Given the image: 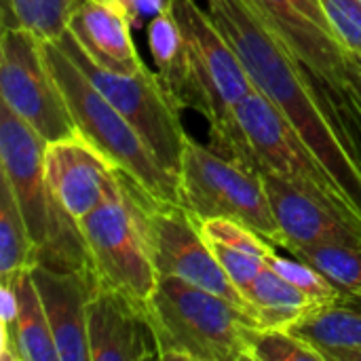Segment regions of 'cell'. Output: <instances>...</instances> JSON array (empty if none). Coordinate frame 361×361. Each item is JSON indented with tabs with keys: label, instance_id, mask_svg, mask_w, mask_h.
Instances as JSON below:
<instances>
[{
	"label": "cell",
	"instance_id": "obj_22",
	"mask_svg": "<svg viewBox=\"0 0 361 361\" xmlns=\"http://www.w3.org/2000/svg\"><path fill=\"white\" fill-rule=\"evenodd\" d=\"M78 0H2V27H23L42 40H57Z\"/></svg>",
	"mask_w": 361,
	"mask_h": 361
},
{
	"label": "cell",
	"instance_id": "obj_15",
	"mask_svg": "<svg viewBox=\"0 0 361 361\" xmlns=\"http://www.w3.org/2000/svg\"><path fill=\"white\" fill-rule=\"evenodd\" d=\"M273 214L290 245H347L361 250V224L326 207L286 178L260 171Z\"/></svg>",
	"mask_w": 361,
	"mask_h": 361
},
{
	"label": "cell",
	"instance_id": "obj_21",
	"mask_svg": "<svg viewBox=\"0 0 361 361\" xmlns=\"http://www.w3.org/2000/svg\"><path fill=\"white\" fill-rule=\"evenodd\" d=\"M34 264L36 245L11 184L0 176V281H13Z\"/></svg>",
	"mask_w": 361,
	"mask_h": 361
},
{
	"label": "cell",
	"instance_id": "obj_29",
	"mask_svg": "<svg viewBox=\"0 0 361 361\" xmlns=\"http://www.w3.org/2000/svg\"><path fill=\"white\" fill-rule=\"evenodd\" d=\"M209 247H212L214 256L218 258V262L222 264V269L226 271L228 279L241 290V294L247 292V288L254 283V279L267 267V260L256 254L241 252V250H235V247H228L222 243H209Z\"/></svg>",
	"mask_w": 361,
	"mask_h": 361
},
{
	"label": "cell",
	"instance_id": "obj_9",
	"mask_svg": "<svg viewBox=\"0 0 361 361\" xmlns=\"http://www.w3.org/2000/svg\"><path fill=\"white\" fill-rule=\"evenodd\" d=\"M44 40L23 27H2V102L47 142L78 133L63 93L47 63Z\"/></svg>",
	"mask_w": 361,
	"mask_h": 361
},
{
	"label": "cell",
	"instance_id": "obj_11",
	"mask_svg": "<svg viewBox=\"0 0 361 361\" xmlns=\"http://www.w3.org/2000/svg\"><path fill=\"white\" fill-rule=\"evenodd\" d=\"M148 235L152 262L159 277H176L197 288L209 290L250 313L245 296L228 279L226 271L205 241L199 222L186 212L184 205L157 201L150 197Z\"/></svg>",
	"mask_w": 361,
	"mask_h": 361
},
{
	"label": "cell",
	"instance_id": "obj_31",
	"mask_svg": "<svg viewBox=\"0 0 361 361\" xmlns=\"http://www.w3.org/2000/svg\"><path fill=\"white\" fill-rule=\"evenodd\" d=\"M347 78L355 114L361 118V55L347 53Z\"/></svg>",
	"mask_w": 361,
	"mask_h": 361
},
{
	"label": "cell",
	"instance_id": "obj_3",
	"mask_svg": "<svg viewBox=\"0 0 361 361\" xmlns=\"http://www.w3.org/2000/svg\"><path fill=\"white\" fill-rule=\"evenodd\" d=\"M159 360L252 361L256 319L231 300L176 277H159L146 307Z\"/></svg>",
	"mask_w": 361,
	"mask_h": 361
},
{
	"label": "cell",
	"instance_id": "obj_10",
	"mask_svg": "<svg viewBox=\"0 0 361 361\" xmlns=\"http://www.w3.org/2000/svg\"><path fill=\"white\" fill-rule=\"evenodd\" d=\"M294 57L355 118L347 78V51L334 36L319 0H243Z\"/></svg>",
	"mask_w": 361,
	"mask_h": 361
},
{
	"label": "cell",
	"instance_id": "obj_20",
	"mask_svg": "<svg viewBox=\"0 0 361 361\" xmlns=\"http://www.w3.org/2000/svg\"><path fill=\"white\" fill-rule=\"evenodd\" d=\"M260 330H290L315 302L269 264L243 294Z\"/></svg>",
	"mask_w": 361,
	"mask_h": 361
},
{
	"label": "cell",
	"instance_id": "obj_24",
	"mask_svg": "<svg viewBox=\"0 0 361 361\" xmlns=\"http://www.w3.org/2000/svg\"><path fill=\"white\" fill-rule=\"evenodd\" d=\"M294 258L315 267L345 296L361 294V250L347 245H290Z\"/></svg>",
	"mask_w": 361,
	"mask_h": 361
},
{
	"label": "cell",
	"instance_id": "obj_13",
	"mask_svg": "<svg viewBox=\"0 0 361 361\" xmlns=\"http://www.w3.org/2000/svg\"><path fill=\"white\" fill-rule=\"evenodd\" d=\"M44 169L51 195L76 222L121 186V171L80 131L47 144Z\"/></svg>",
	"mask_w": 361,
	"mask_h": 361
},
{
	"label": "cell",
	"instance_id": "obj_18",
	"mask_svg": "<svg viewBox=\"0 0 361 361\" xmlns=\"http://www.w3.org/2000/svg\"><path fill=\"white\" fill-rule=\"evenodd\" d=\"M17 319L0 338V361H59V351L30 271L15 277Z\"/></svg>",
	"mask_w": 361,
	"mask_h": 361
},
{
	"label": "cell",
	"instance_id": "obj_6",
	"mask_svg": "<svg viewBox=\"0 0 361 361\" xmlns=\"http://www.w3.org/2000/svg\"><path fill=\"white\" fill-rule=\"evenodd\" d=\"M178 184L180 205L197 222L231 218L254 228L273 245L283 247V235L258 171L188 137Z\"/></svg>",
	"mask_w": 361,
	"mask_h": 361
},
{
	"label": "cell",
	"instance_id": "obj_12",
	"mask_svg": "<svg viewBox=\"0 0 361 361\" xmlns=\"http://www.w3.org/2000/svg\"><path fill=\"white\" fill-rule=\"evenodd\" d=\"M47 144L4 102L0 104V176L13 188L36 250L47 241L51 222L53 195L44 169Z\"/></svg>",
	"mask_w": 361,
	"mask_h": 361
},
{
	"label": "cell",
	"instance_id": "obj_19",
	"mask_svg": "<svg viewBox=\"0 0 361 361\" xmlns=\"http://www.w3.org/2000/svg\"><path fill=\"white\" fill-rule=\"evenodd\" d=\"M292 334L311 343L326 361L361 349V298L345 296L338 302L311 309L292 328Z\"/></svg>",
	"mask_w": 361,
	"mask_h": 361
},
{
	"label": "cell",
	"instance_id": "obj_16",
	"mask_svg": "<svg viewBox=\"0 0 361 361\" xmlns=\"http://www.w3.org/2000/svg\"><path fill=\"white\" fill-rule=\"evenodd\" d=\"M47 313L59 361H91L87 307L97 286L91 271H53L42 264L30 269Z\"/></svg>",
	"mask_w": 361,
	"mask_h": 361
},
{
	"label": "cell",
	"instance_id": "obj_1",
	"mask_svg": "<svg viewBox=\"0 0 361 361\" xmlns=\"http://www.w3.org/2000/svg\"><path fill=\"white\" fill-rule=\"evenodd\" d=\"M256 89L286 116L361 216V146L336 97L294 57L243 0H207Z\"/></svg>",
	"mask_w": 361,
	"mask_h": 361
},
{
	"label": "cell",
	"instance_id": "obj_32",
	"mask_svg": "<svg viewBox=\"0 0 361 361\" xmlns=\"http://www.w3.org/2000/svg\"><path fill=\"white\" fill-rule=\"evenodd\" d=\"M355 298H361V294H360V296H355Z\"/></svg>",
	"mask_w": 361,
	"mask_h": 361
},
{
	"label": "cell",
	"instance_id": "obj_8",
	"mask_svg": "<svg viewBox=\"0 0 361 361\" xmlns=\"http://www.w3.org/2000/svg\"><path fill=\"white\" fill-rule=\"evenodd\" d=\"M237 121L254 150L258 171L286 178L326 207L361 224V216L326 165L258 89L237 106Z\"/></svg>",
	"mask_w": 361,
	"mask_h": 361
},
{
	"label": "cell",
	"instance_id": "obj_5",
	"mask_svg": "<svg viewBox=\"0 0 361 361\" xmlns=\"http://www.w3.org/2000/svg\"><path fill=\"white\" fill-rule=\"evenodd\" d=\"M148 199L121 171L118 190L78 220L97 286L116 290L144 309L159 281L148 235Z\"/></svg>",
	"mask_w": 361,
	"mask_h": 361
},
{
	"label": "cell",
	"instance_id": "obj_7",
	"mask_svg": "<svg viewBox=\"0 0 361 361\" xmlns=\"http://www.w3.org/2000/svg\"><path fill=\"white\" fill-rule=\"evenodd\" d=\"M55 42L97 87V91L133 125L159 163L173 178H180L182 152L188 135L180 121L182 106L169 93L159 72L154 74L148 66L135 74L110 72L95 63L68 30Z\"/></svg>",
	"mask_w": 361,
	"mask_h": 361
},
{
	"label": "cell",
	"instance_id": "obj_26",
	"mask_svg": "<svg viewBox=\"0 0 361 361\" xmlns=\"http://www.w3.org/2000/svg\"><path fill=\"white\" fill-rule=\"evenodd\" d=\"M252 361H326V357L290 330L258 328L252 341Z\"/></svg>",
	"mask_w": 361,
	"mask_h": 361
},
{
	"label": "cell",
	"instance_id": "obj_17",
	"mask_svg": "<svg viewBox=\"0 0 361 361\" xmlns=\"http://www.w3.org/2000/svg\"><path fill=\"white\" fill-rule=\"evenodd\" d=\"M133 21L121 0H78L68 19V32L102 68L135 74L146 63L131 38Z\"/></svg>",
	"mask_w": 361,
	"mask_h": 361
},
{
	"label": "cell",
	"instance_id": "obj_27",
	"mask_svg": "<svg viewBox=\"0 0 361 361\" xmlns=\"http://www.w3.org/2000/svg\"><path fill=\"white\" fill-rule=\"evenodd\" d=\"M199 228L205 237V241L209 243H222L241 252H250L256 254L260 258H269L277 245H273L271 241H267L262 235H258L254 228L231 220V218H209L199 222Z\"/></svg>",
	"mask_w": 361,
	"mask_h": 361
},
{
	"label": "cell",
	"instance_id": "obj_25",
	"mask_svg": "<svg viewBox=\"0 0 361 361\" xmlns=\"http://www.w3.org/2000/svg\"><path fill=\"white\" fill-rule=\"evenodd\" d=\"M267 264L275 269L283 279H288L294 288H298L305 296H309L315 302V307L332 305L345 298V294L326 275H322L315 267L298 258H286L273 252L267 258Z\"/></svg>",
	"mask_w": 361,
	"mask_h": 361
},
{
	"label": "cell",
	"instance_id": "obj_2",
	"mask_svg": "<svg viewBox=\"0 0 361 361\" xmlns=\"http://www.w3.org/2000/svg\"><path fill=\"white\" fill-rule=\"evenodd\" d=\"M171 11L184 42L180 106L207 118L212 150L258 171L254 150L237 121V106L256 91L247 68L197 0H171Z\"/></svg>",
	"mask_w": 361,
	"mask_h": 361
},
{
	"label": "cell",
	"instance_id": "obj_14",
	"mask_svg": "<svg viewBox=\"0 0 361 361\" xmlns=\"http://www.w3.org/2000/svg\"><path fill=\"white\" fill-rule=\"evenodd\" d=\"M91 361L159 360V343L144 307L95 286L87 307Z\"/></svg>",
	"mask_w": 361,
	"mask_h": 361
},
{
	"label": "cell",
	"instance_id": "obj_4",
	"mask_svg": "<svg viewBox=\"0 0 361 361\" xmlns=\"http://www.w3.org/2000/svg\"><path fill=\"white\" fill-rule=\"evenodd\" d=\"M47 63L63 93L78 131L110 163L157 201L180 203V184L154 157L133 125L97 91L55 40H44Z\"/></svg>",
	"mask_w": 361,
	"mask_h": 361
},
{
	"label": "cell",
	"instance_id": "obj_28",
	"mask_svg": "<svg viewBox=\"0 0 361 361\" xmlns=\"http://www.w3.org/2000/svg\"><path fill=\"white\" fill-rule=\"evenodd\" d=\"M319 4L341 47L361 55V0H319Z\"/></svg>",
	"mask_w": 361,
	"mask_h": 361
},
{
	"label": "cell",
	"instance_id": "obj_30",
	"mask_svg": "<svg viewBox=\"0 0 361 361\" xmlns=\"http://www.w3.org/2000/svg\"><path fill=\"white\" fill-rule=\"evenodd\" d=\"M169 2L171 0H121L135 27H142L144 19H152L159 13H163L169 6Z\"/></svg>",
	"mask_w": 361,
	"mask_h": 361
},
{
	"label": "cell",
	"instance_id": "obj_23",
	"mask_svg": "<svg viewBox=\"0 0 361 361\" xmlns=\"http://www.w3.org/2000/svg\"><path fill=\"white\" fill-rule=\"evenodd\" d=\"M148 47H150L161 80L180 104V89H182V76H184V42H182L180 25L171 11V2L163 13L150 19Z\"/></svg>",
	"mask_w": 361,
	"mask_h": 361
}]
</instances>
